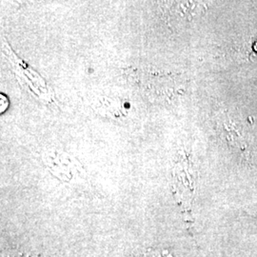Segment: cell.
Returning <instances> with one entry per match:
<instances>
[{"mask_svg": "<svg viewBox=\"0 0 257 257\" xmlns=\"http://www.w3.org/2000/svg\"><path fill=\"white\" fill-rule=\"evenodd\" d=\"M144 257H175L167 249H148Z\"/></svg>", "mask_w": 257, "mask_h": 257, "instance_id": "obj_1", "label": "cell"}, {"mask_svg": "<svg viewBox=\"0 0 257 257\" xmlns=\"http://www.w3.org/2000/svg\"><path fill=\"white\" fill-rule=\"evenodd\" d=\"M248 57L252 61H257V37L253 38L250 44V52L248 53Z\"/></svg>", "mask_w": 257, "mask_h": 257, "instance_id": "obj_2", "label": "cell"}, {"mask_svg": "<svg viewBox=\"0 0 257 257\" xmlns=\"http://www.w3.org/2000/svg\"><path fill=\"white\" fill-rule=\"evenodd\" d=\"M253 216H255V217H257V209H255L254 211H252V213H251Z\"/></svg>", "mask_w": 257, "mask_h": 257, "instance_id": "obj_3", "label": "cell"}]
</instances>
